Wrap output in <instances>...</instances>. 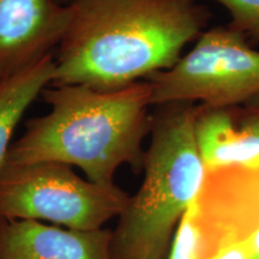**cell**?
Returning a JSON list of instances; mask_svg holds the SVG:
<instances>
[{
    "instance_id": "6da1fadb",
    "label": "cell",
    "mask_w": 259,
    "mask_h": 259,
    "mask_svg": "<svg viewBox=\"0 0 259 259\" xmlns=\"http://www.w3.org/2000/svg\"><path fill=\"white\" fill-rule=\"evenodd\" d=\"M51 85L111 92L169 70L206 30L198 0H73Z\"/></svg>"
},
{
    "instance_id": "7a4b0ae2",
    "label": "cell",
    "mask_w": 259,
    "mask_h": 259,
    "mask_svg": "<svg viewBox=\"0 0 259 259\" xmlns=\"http://www.w3.org/2000/svg\"><path fill=\"white\" fill-rule=\"evenodd\" d=\"M41 96L50 112L28 122L5 163L59 162L80 168L100 185H113L122 164L143 169V141L150 132L153 106L148 80L111 92L50 85Z\"/></svg>"
},
{
    "instance_id": "3957f363",
    "label": "cell",
    "mask_w": 259,
    "mask_h": 259,
    "mask_svg": "<svg viewBox=\"0 0 259 259\" xmlns=\"http://www.w3.org/2000/svg\"><path fill=\"white\" fill-rule=\"evenodd\" d=\"M156 107L144 180L113 231V259H167L178 226L202 187L205 167L194 137L198 105Z\"/></svg>"
},
{
    "instance_id": "277c9868",
    "label": "cell",
    "mask_w": 259,
    "mask_h": 259,
    "mask_svg": "<svg viewBox=\"0 0 259 259\" xmlns=\"http://www.w3.org/2000/svg\"><path fill=\"white\" fill-rule=\"evenodd\" d=\"M120 187L83 179L59 162L5 163L0 168V218L50 221L76 231H97L127 206Z\"/></svg>"
},
{
    "instance_id": "5b68a950",
    "label": "cell",
    "mask_w": 259,
    "mask_h": 259,
    "mask_svg": "<svg viewBox=\"0 0 259 259\" xmlns=\"http://www.w3.org/2000/svg\"><path fill=\"white\" fill-rule=\"evenodd\" d=\"M151 105L200 102L212 108L250 103L259 95V51L228 25L206 29L169 70L150 76Z\"/></svg>"
},
{
    "instance_id": "8992f818",
    "label": "cell",
    "mask_w": 259,
    "mask_h": 259,
    "mask_svg": "<svg viewBox=\"0 0 259 259\" xmlns=\"http://www.w3.org/2000/svg\"><path fill=\"white\" fill-rule=\"evenodd\" d=\"M70 18V5L59 0H0V77L9 78L51 56Z\"/></svg>"
},
{
    "instance_id": "52a82bcc",
    "label": "cell",
    "mask_w": 259,
    "mask_h": 259,
    "mask_svg": "<svg viewBox=\"0 0 259 259\" xmlns=\"http://www.w3.org/2000/svg\"><path fill=\"white\" fill-rule=\"evenodd\" d=\"M112 235L0 218V259H113Z\"/></svg>"
},
{
    "instance_id": "ba28073f",
    "label": "cell",
    "mask_w": 259,
    "mask_h": 259,
    "mask_svg": "<svg viewBox=\"0 0 259 259\" xmlns=\"http://www.w3.org/2000/svg\"><path fill=\"white\" fill-rule=\"evenodd\" d=\"M194 137L205 169L259 163V109L198 105Z\"/></svg>"
},
{
    "instance_id": "9c48e42d",
    "label": "cell",
    "mask_w": 259,
    "mask_h": 259,
    "mask_svg": "<svg viewBox=\"0 0 259 259\" xmlns=\"http://www.w3.org/2000/svg\"><path fill=\"white\" fill-rule=\"evenodd\" d=\"M56 71L54 56L45 57L0 84V168L12 144V136L24 113L51 85Z\"/></svg>"
},
{
    "instance_id": "30bf717a",
    "label": "cell",
    "mask_w": 259,
    "mask_h": 259,
    "mask_svg": "<svg viewBox=\"0 0 259 259\" xmlns=\"http://www.w3.org/2000/svg\"><path fill=\"white\" fill-rule=\"evenodd\" d=\"M231 15L228 27L240 32L248 42H259V0H213Z\"/></svg>"
},
{
    "instance_id": "8fae6325",
    "label": "cell",
    "mask_w": 259,
    "mask_h": 259,
    "mask_svg": "<svg viewBox=\"0 0 259 259\" xmlns=\"http://www.w3.org/2000/svg\"><path fill=\"white\" fill-rule=\"evenodd\" d=\"M210 259H251L248 247L245 241L225 246L220 248Z\"/></svg>"
},
{
    "instance_id": "7c38bea8",
    "label": "cell",
    "mask_w": 259,
    "mask_h": 259,
    "mask_svg": "<svg viewBox=\"0 0 259 259\" xmlns=\"http://www.w3.org/2000/svg\"><path fill=\"white\" fill-rule=\"evenodd\" d=\"M248 106H252V107H254V108H258L259 109V95L257 96V97H254L253 100H252V101L250 102V103H247Z\"/></svg>"
},
{
    "instance_id": "4fadbf2b",
    "label": "cell",
    "mask_w": 259,
    "mask_h": 259,
    "mask_svg": "<svg viewBox=\"0 0 259 259\" xmlns=\"http://www.w3.org/2000/svg\"><path fill=\"white\" fill-rule=\"evenodd\" d=\"M59 2L61 3V4H64V5H69V4H71V3L73 2V0H59Z\"/></svg>"
},
{
    "instance_id": "5bb4252c",
    "label": "cell",
    "mask_w": 259,
    "mask_h": 259,
    "mask_svg": "<svg viewBox=\"0 0 259 259\" xmlns=\"http://www.w3.org/2000/svg\"><path fill=\"white\" fill-rule=\"evenodd\" d=\"M4 80H5V79H3V78H2V77H0V84H2L3 82H4Z\"/></svg>"
}]
</instances>
